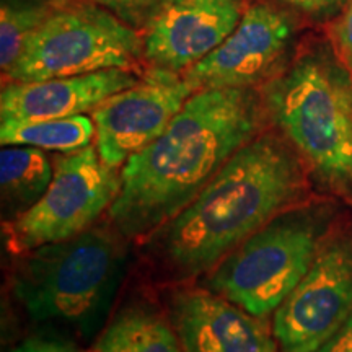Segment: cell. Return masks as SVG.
<instances>
[{
    "mask_svg": "<svg viewBox=\"0 0 352 352\" xmlns=\"http://www.w3.org/2000/svg\"><path fill=\"white\" fill-rule=\"evenodd\" d=\"M124 272V246L107 228L30 250L13 274L30 318L91 336L107 318Z\"/></svg>",
    "mask_w": 352,
    "mask_h": 352,
    "instance_id": "3957f363",
    "label": "cell"
},
{
    "mask_svg": "<svg viewBox=\"0 0 352 352\" xmlns=\"http://www.w3.org/2000/svg\"><path fill=\"white\" fill-rule=\"evenodd\" d=\"M95 135V122L85 114L41 121H0L2 145H30L44 152H78L90 147Z\"/></svg>",
    "mask_w": 352,
    "mask_h": 352,
    "instance_id": "2e32d148",
    "label": "cell"
},
{
    "mask_svg": "<svg viewBox=\"0 0 352 352\" xmlns=\"http://www.w3.org/2000/svg\"><path fill=\"white\" fill-rule=\"evenodd\" d=\"M95 352H183L178 336L165 320L152 310L132 307L108 324Z\"/></svg>",
    "mask_w": 352,
    "mask_h": 352,
    "instance_id": "9a60e30c",
    "label": "cell"
},
{
    "mask_svg": "<svg viewBox=\"0 0 352 352\" xmlns=\"http://www.w3.org/2000/svg\"><path fill=\"white\" fill-rule=\"evenodd\" d=\"M121 191V175L101 160L95 147L63 153L44 196L8 227L13 252H30L80 235L111 208Z\"/></svg>",
    "mask_w": 352,
    "mask_h": 352,
    "instance_id": "52a82bcc",
    "label": "cell"
},
{
    "mask_svg": "<svg viewBox=\"0 0 352 352\" xmlns=\"http://www.w3.org/2000/svg\"><path fill=\"white\" fill-rule=\"evenodd\" d=\"M342 67L308 52L259 88L267 120L334 186L352 183V83Z\"/></svg>",
    "mask_w": 352,
    "mask_h": 352,
    "instance_id": "277c9868",
    "label": "cell"
},
{
    "mask_svg": "<svg viewBox=\"0 0 352 352\" xmlns=\"http://www.w3.org/2000/svg\"><path fill=\"white\" fill-rule=\"evenodd\" d=\"M51 2H54V0H51Z\"/></svg>",
    "mask_w": 352,
    "mask_h": 352,
    "instance_id": "cb8c5ba5",
    "label": "cell"
},
{
    "mask_svg": "<svg viewBox=\"0 0 352 352\" xmlns=\"http://www.w3.org/2000/svg\"><path fill=\"white\" fill-rule=\"evenodd\" d=\"M60 2L2 0L0 6V67L6 74L15 65L26 41Z\"/></svg>",
    "mask_w": 352,
    "mask_h": 352,
    "instance_id": "e0dca14e",
    "label": "cell"
},
{
    "mask_svg": "<svg viewBox=\"0 0 352 352\" xmlns=\"http://www.w3.org/2000/svg\"><path fill=\"white\" fill-rule=\"evenodd\" d=\"M54 162L30 145H3L0 152V191L3 212L16 219L44 196L52 182Z\"/></svg>",
    "mask_w": 352,
    "mask_h": 352,
    "instance_id": "5bb4252c",
    "label": "cell"
},
{
    "mask_svg": "<svg viewBox=\"0 0 352 352\" xmlns=\"http://www.w3.org/2000/svg\"><path fill=\"white\" fill-rule=\"evenodd\" d=\"M331 41L340 63L347 72L352 74V0L347 2L340 19L334 21Z\"/></svg>",
    "mask_w": 352,
    "mask_h": 352,
    "instance_id": "d6986e66",
    "label": "cell"
},
{
    "mask_svg": "<svg viewBox=\"0 0 352 352\" xmlns=\"http://www.w3.org/2000/svg\"><path fill=\"white\" fill-rule=\"evenodd\" d=\"M267 120L259 88L195 91L157 140L126 162L109 208L122 236L152 235L208 186Z\"/></svg>",
    "mask_w": 352,
    "mask_h": 352,
    "instance_id": "6da1fadb",
    "label": "cell"
},
{
    "mask_svg": "<svg viewBox=\"0 0 352 352\" xmlns=\"http://www.w3.org/2000/svg\"><path fill=\"white\" fill-rule=\"evenodd\" d=\"M246 7V0H165L142 32L144 60L183 74L230 36Z\"/></svg>",
    "mask_w": 352,
    "mask_h": 352,
    "instance_id": "8fae6325",
    "label": "cell"
},
{
    "mask_svg": "<svg viewBox=\"0 0 352 352\" xmlns=\"http://www.w3.org/2000/svg\"><path fill=\"white\" fill-rule=\"evenodd\" d=\"M142 60L138 30L90 0H65L30 36L3 78L36 82L108 69L135 72Z\"/></svg>",
    "mask_w": 352,
    "mask_h": 352,
    "instance_id": "8992f818",
    "label": "cell"
},
{
    "mask_svg": "<svg viewBox=\"0 0 352 352\" xmlns=\"http://www.w3.org/2000/svg\"><path fill=\"white\" fill-rule=\"evenodd\" d=\"M316 352H352V314L331 340Z\"/></svg>",
    "mask_w": 352,
    "mask_h": 352,
    "instance_id": "7402d4cb",
    "label": "cell"
},
{
    "mask_svg": "<svg viewBox=\"0 0 352 352\" xmlns=\"http://www.w3.org/2000/svg\"><path fill=\"white\" fill-rule=\"evenodd\" d=\"M277 2L308 15H323L340 7L344 0H277Z\"/></svg>",
    "mask_w": 352,
    "mask_h": 352,
    "instance_id": "44dd1931",
    "label": "cell"
},
{
    "mask_svg": "<svg viewBox=\"0 0 352 352\" xmlns=\"http://www.w3.org/2000/svg\"><path fill=\"white\" fill-rule=\"evenodd\" d=\"M192 94L183 74L151 67L138 83L101 101L91 111L101 160L113 168L124 165L164 134Z\"/></svg>",
    "mask_w": 352,
    "mask_h": 352,
    "instance_id": "30bf717a",
    "label": "cell"
},
{
    "mask_svg": "<svg viewBox=\"0 0 352 352\" xmlns=\"http://www.w3.org/2000/svg\"><path fill=\"white\" fill-rule=\"evenodd\" d=\"M54 2H65V0H54Z\"/></svg>",
    "mask_w": 352,
    "mask_h": 352,
    "instance_id": "603a6c76",
    "label": "cell"
},
{
    "mask_svg": "<svg viewBox=\"0 0 352 352\" xmlns=\"http://www.w3.org/2000/svg\"><path fill=\"white\" fill-rule=\"evenodd\" d=\"M170 320L183 352H279L261 318L208 289L176 292Z\"/></svg>",
    "mask_w": 352,
    "mask_h": 352,
    "instance_id": "7c38bea8",
    "label": "cell"
},
{
    "mask_svg": "<svg viewBox=\"0 0 352 352\" xmlns=\"http://www.w3.org/2000/svg\"><path fill=\"white\" fill-rule=\"evenodd\" d=\"M352 314V236L321 241L310 270L274 311L283 352H316Z\"/></svg>",
    "mask_w": 352,
    "mask_h": 352,
    "instance_id": "ba28073f",
    "label": "cell"
},
{
    "mask_svg": "<svg viewBox=\"0 0 352 352\" xmlns=\"http://www.w3.org/2000/svg\"><path fill=\"white\" fill-rule=\"evenodd\" d=\"M12 352H77V349L64 341L51 340V338L33 336L25 340Z\"/></svg>",
    "mask_w": 352,
    "mask_h": 352,
    "instance_id": "ffe728a7",
    "label": "cell"
},
{
    "mask_svg": "<svg viewBox=\"0 0 352 352\" xmlns=\"http://www.w3.org/2000/svg\"><path fill=\"white\" fill-rule=\"evenodd\" d=\"M296 23L274 3H250L240 23L208 57L183 72L192 91L208 88H261L283 70Z\"/></svg>",
    "mask_w": 352,
    "mask_h": 352,
    "instance_id": "9c48e42d",
    "label": "cell"
},
{
    "mask_svg": "<svg viewBox=\"0 0 352 352\" xmlns=\"http://www.w3.org/2000/svg\"><path fill=\"white\" fill-rule=\"evenodd\" d=\"M139 76L108 69L74 77L8 82L0 94V121H41L94 111L101 101L138 83Z\"/></svg>",
    "mask_w": 352,
    "mask_h": 352,
    "instance_id": "4fadbf2b",
    "label": "cell"
},
{
    "mask_svg": "<svg viewBox=\"0 0 352 352\" xmlns=\"http://www.w3.org/2000/svg\"><path fill=\"white\" fill-rule=\"evenodd\" d=\"M323 220L310 210H285L209 271L206 289L264 320L274 314L310 270Z\"/></svg>",
    "mask_w": 352,
    "mask_h": 352,
    "instance_id": "5b68a950",
    "label": "cell"
},
{
    "mask_svg": "<svg viewBox=\"0 0 352 352\" xmlns=\"http://www.w3.org/2000/svg\"><path fill=\"white\" fill-rule=\"evenodd\" d=\"M305 186L292 144L276 132H259L182 212L152 233L148 252L173 279L204 274L254 232L292 209Z\"/></svg>",
    "mask_w": 352,
    "mask_h": 352,
    "instance_id": "7a4b0ae2",
    "label": "cell"
},
{
    "mask_svg": "<svg viewBox=\"0 0 352 352\" xmlns=\"http://www.w3.org/2000/svg\"><path fill=\"white\" fill-rule=\"evenodd\" d=\"M90 2L107 8L126 25L142 34L165 3V0H90Z\"/></svg>",
    "mask_w": 352,
    "mask_h": 352,
    "instance_id": "ac0fdd59",
    "label": "cell"
}]
</instances>
